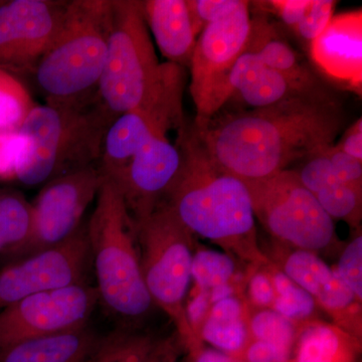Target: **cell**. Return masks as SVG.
I'll return each instance as SVG.
<instances>
[{
	"label": "cell",
	"instance_id": "1",
	"mask_svg": "<svg viewBox=\"0 0 362 362\" xmlns=\"http://www.w3.org/2000/svg\"><path fill=\"white\" fill-rule=\"evenodd\" d=\"M342 111L325 90L272 106L235 112L194 127L221 168L244 181L263 180L333 146Z\"/></svg>",
	"mask_w": 362,
	"mask_h": 362
},
{
	"label": "cell",
	"instance_id": "2",
	"mask_svg": "<svg viewBox=\"0 0 362 362\" xmlns=\"http://www.w3.org/2000/svg\"><path fill=\"white\" fill-rule=\"evenodd\" d=\"M112 30L98 96L114 117L140 111L165 129L185 125L183 68L159 63L142 1L112 0Z\"/></svg>",
	"mask_w": 362,
	"mask_h": 362
},
{
	"label": "cell",
	"instance_id": "3",
	"mask_svg": "<svg viewBox=\"0 0 362 362\" xmlns=\"http://www.w3.org/2000/svg\"><path fill=\"white\" fill-rule=\"evenodd\" d=\"M181 163L163 201L192 233L221 246H254L255 213L244 180L211 158L194 126L180 130Z\"/></svg>",
	"mask_w": 362,
	"mask_h": 362
},
{
	"label": "cell",
	"instance_id": "4",
	"mask_svg": "<svg viewBox=\"0 0 362 362\" xmlns=\"http://www.w3.org/2000/svg\"><path fill=\"white\" fill-rule=\"evenodd\" d=\"M114 119L99 96L78 103L37 105L18 129L25 148L16 180L33 187L98 165L105 133Z\"/></svg>",
	"mask_w": 362,
	"mask_h": 362
},
{
	"label": "cell",
	"instance_id": "5",
	"mask_svg": "<svg viewBox=\"0 0 362 362\" xmlns=\"http://www.w3.org/2000/svg\"><path fill=\"white\" fill-rule=\"evenodd\" d=\"M87 232L99 301L117 318L139 320L153 302L143 280L135 223L113 181L102 180Z\"/></svg>",
	"mask_w": 362,
	"mask_h": 362
},
{
	"label": "cell",
	"instance_id": "6",
	"mask_svg": "<svg viewBox=\"0 0 362 362\" xmlns=\"http://www.w3.org/2000/svg\"><path fill=\"white\" fill-rule=\"evenodd\" d=\"M112 16V0L69 1L58 35L33 71L47 103H78L97 96Z\"/></svg>",
	"mask_w": 362,
	"mask_h": 362
},
{
	"label": "cell",
	"instance_id": "7",
	"mask_svg": "<svg viewBox=\"0 0 362 362\" xmlns=\"http://www.w3.org/2000/svg\"><path fill=\"white\" fill-rule=\"evenodd\" d=\"M143 280L153 303L185 322L187 296L194 255L192 233L171 207L162 201L146 218L135 223Z\"/></svg>",
	"mask_w": 362,
	"mask_h": 362
},
{
	"label": "cell",
	"instance_id": "8",
	"mask_svg": "<svg viewBox=\"0 0 362 362\" xmlns=\"http://www.w3.org/2000/svg\"><path fill=\"white\" fill-rule=\"evenodd\" d=\"M245 183L251 194L255 216L274 237L311 252L331 244L334 221L315 195L302 185L296 171L286 169Z\"/></svg>",
	"mask_w": 362,
	"mask_h": 362
},
{
	"label": "cell",
	"instance_id": "9",
	"mask_svg": "<svg viewBox=\"0 0 362 362\" xmlns=\"http://www.w3.org/2000/svg\"><path fill=\"white\" fill-rule=\"evenodd\" d=\"M250 2L204 28L190 59V95L197 110L194 127L204 128L223 106L226 80L249 47Z\"/></svg>",
	"mask_w": 362,
	"mask_h": 362
},
{
	"label": "cell",
	"instance_id": "10",
	"mask_svg": "<svg viewBox=\"0 0 362 362\" xmlns=\"http://www.w3.org/2000/svg\"><path fill=\"white\" fill-rule=\"evenodd\" d=\"M98 302L87 283L23 298L0 309V350L89 325Z\"/></svg>",
	"mask_w": 362,
	"mask_h": 362
},
{
	"label": "cell",
	"instance_id": "11",
	"mask_svg": "<svg viewBox=\"0 0 362 362\" xmlns=\"http://www.w3.org/2000/svg\"><path fill=\"white\" fill-rule=\"evenodd\" d=\"M90 263L89 238L84 223L65 242L2 266L0 309L30 295L86 283Z\"/></svg>",
	"mask_w": 362,
	"mask_h": 362
},
{
	"label": "cell",
	"instance_id": "12",
	"mask_svg": "<svg viewBox=\"0 0 362 362\" xmlns=\"http://www.w3.org/2000/svg\"><path fill=\"white\" fill-rule=\"evenodd\" d=\"M102 180L98 165H92L47 181L32 202V242L25 256L73 237L84 226L83 218Z\"/></svg>",
	"mask_w": 362,
	"mask_h": 362
},
{
	"label": "cell",
	"instance_id": "13",
	"mask_svg": "<svg viewBox=\"0 0 362 362\" xmlns=\"http://www.w3.org/2000/svg\"><path fill=\"white\" fill-rule=\"evenodd\" d=\"M69 1L13 0L0 6V69L33 73L63 25Z\"/></svg>",
	"mask_w": 362,
	"mask_h": 362
},
{
	"label": "cell",
	"instance_id": "14",
	"mask_svg": "<svg viewBox=\"0 0 362 362\" xmlns=\"http://www.w3.org/2000/svg\"><path fill=\"white\" fill-rule=\"evenodd\" d=\"M180 163V150L166 135H154L138 151L117 185L135 223L163 201Z\"/></svg>",
	"mask_w": 362,
	"mask_h": 362
},
{
	"label": "cell",
	"instance_id": "15",
	"mask_svg": "<svg viewBox=\"0 0 362 362\" xmlns=\"http://www.w3.org/2000/svg\"><path fill=\"white\" fill-rule=\"evenodd\" d=\"M310 56L315 65L352 90L361 92L362 13L333 16L325 30L310 42Z\"/></svg>",
	"mask_w": 362,
	"mask_h": 362
},
{
	"label": "cell",
	"instance_id": "16",
	"mask_svg": "<svg viewBox=\"0 0 362 362\" xmlns=\"http://www.w3.org/2000/svg\"><path fill=\"white\" fill-rule=\"evenodd\" d=\"M308 93L314 92L300 89L282 74L266 66L256 52L247 49L226 80L223 102L226 105L238 97L252 109H261Z\"/></svg>",
	"mask_w": 362,
	"mask_h": 362
},
{
	"label": "cell",
	"instance_id": "17",
	"mask_svg": "<svg viewBox=\"0 0 362 362\" xmlns=\"http://www.w3.org/2000/svg\"><path fill=\"white\" fill-rule=\"evenodd\" d=\"M168 133L143 112H127L117 116L102 142L98 161L102 177L118 185L143 145L154 135L168 136Z\"/></svg>",
	"mask_w": 362,
	"mask_h": 362
},
{
	"label": "cell",
	"instance_id": "18",
	"mask_svg": "<svg viewBox=\"0 0 362 362\" xmlns=\"http://www.w3.org/2000/svg\"><path fill=\"white\" fill-rule=\"evenodd\" d=\"M147 28L168 63L185 68L197 44L187 0H146L142 1Z\"/></svg>",
	"mask_w": 362,
	"mask_h": 362
},
{
	"label": "cell",
	"instance_id": "19",
	"mask_svg": "<svg viewBox=\"0 0 362 362\" xmlns=\"http://www.w3.org/2000/svg\"><path fill=\"white\" fill-rule=\"evenodd\" d=\"M102 339L90 326L0 350V362H88Z\"/></svg>",
	"mask_w": 362,
	"mask_h": 362
},
{
	"label": "cell",
	"instance_id": "20",
	"mask_svg": "<svg viewBox=\"0 0 362 362\" xmlns=\"http://www.w3.org/2000/svg\"><path fill=\"white\" fill-rule=\"evenodd\" d=\"M32 202L11 188H0V259L25 257L32 242Z\"/></svg>",
	"mask_w": 362,
	"mask_h": 362
},
{
	"label": "cell",
	"instance_id": "21",
	"mask_svg": "<svg viewBox=\"0 0 362 362\" xmlns=\"http://www.w3.org/2000/svg\"><path fill=\"white\" fill-rule=\"evenodd\" d=\"M247 49L256 52L266 66L282 74L300 89L306 92L323 90L313 74L298 61L289 45L272 37L268 28L266 33H262L259 26L255 25L252 21Z\"/></svg>",
	"mask_w": 362,
	"mask_h": 362
},
{
	"label": "cell",
	"instance_id": "22",
	"mask_svg": "<svg viewBox=\"0 0 362 362\" xmlns=\"http://www.w3.org/2000/svg\"><path fill=\"white\" fill-rule=\"evenodd\" d=\"M284 273L321 305L325 304L342 282L337 270L331 269L313 252L306 250L298 249L290 254L285 262Z\"/></svg>",
	"mask_w": 362,
	"mask_h": 362
},
{
	"label": "cell",
	"instance_id": "23",
	"mask_svg": "<svg viewBox=\"0 0 362 362\" xmlns=\"http://www.w3.org/2000/svg\"><path fill=\"white\" fill-rule=\"evenodd\" d=\"M350 344L339 330L312 324L300 337L296 362H350Z\"/></svg>",
	"mask_w": 362,
	"mask_h": 362
},
{
	"label": "cell",
	"instance_id": "24",
	"mask_svg": "<svg viewBox=\"0 0 362 362\" xmlns=\"http://www.w3.org/2000/svg\"><path fill=\"white\" fill-rule=\"evenodd\" d=\"M35 106L23 83L0 69V132L20 129Z\"/></svg>",
	"mask_w": 362,
	"mask_h": 362
},
{
	"label": "cell",
	"instance_id": "25",
	"mask_svg": "<svg viewBox=\"0 0 362 362\" xmlns=\"http://www.w3.org/2000/svg\"><path fill=\"white\" fill-rule=\"evenodd\" d=\"M272 283L276 293L274 310L280 315L291 321L301 320L313 313L315 299L295 284L291 279L285 275L284 272H277Z\"/></svg>",
	"mask_w": 362,
	"mask_h": 362
},
{
	"label": "cell",
	"instance_id": "26",
	"mask_svg": "<svg viewBox=\"0 0 362 362\" xmlns=\"http://www.w3.org/2000/svg\"><path fill=\"white\" fill-rule=\"evenodd\" d=\"M315 195L319 204L331 218L357 223L361 216V187L335 182L319 190Z\"/></svg>",
	"mask_w": 362,
	"mask_h": 362
},
{
	"label": "cell",
	"instance_id": "27",
	"mask_svg": "<svg viewBox=\"0 0 362 362\" xmlns=\"http://www.w3.org/2000/svg\"><path fill=\"white\" fill-rule=\"evenodd\" d=\"M235 273V263L230 256L213 250H202L194 255L192 278L199 289L211 291L228 284Z\"/></svg>",
	"mask_w": 362,
	"mask_h": 362
},
{
	"label": "cell",
	"instance_id": "28",
	"mask_svg": "<svg viewBox=\"0 0 362 362\" xmlns=\"http://www.w3.org/2000/svg\"><path fill=\"white\" fill-rule=\"evenodd\" d=\"M247 331L242 317H214L209 315L202 337L214 347L226 352H237L246 343Z\"/></svg>",
	"mask_w": 362,
	"mask_h": 362
},
{
	"label": "cell",
	"instance_id": "29",
	"mask_svg": "<svg viewBox=\"0 0 362 362\" xmlns=\"http://www.w3.org/2000/svg\"><path fill=\"white\" fill-rule=\"evenodd\" d=\"M252 334L257 340L274 343L286 349H291L294 341V326L289 319L275 310H263L251 320Z\"/></svg>",
	"mask_w": 362,
	"mask_h": 362
},
{
	"label": "cell",
	"instance_id": "30",
	"mask_svg": "<svg viewBox=\"0 0 362 362\" xmlns=\"http://www.w3.org/2000/svg\"><path fill=\"white\" fill-rule=\"evenodd\" d=\"M144 345L125 335L101 340L88 362H144Z\"/></svg>",
	"mask_w": 362,
	"mask_h": 362
},
{
	"label": "cell",
	"instance_id": "31",
	"mask_svg": "<svg viewBox=\"0 0 362 362\" xmlns=\"http://www.w3.org/2000/svg\"><path fill=\"white\" fill-rule=\"evenodd\" d=\"M242 4L243 0H187L197 37L206 26L233 13Z\"/></svg>",
	"mask_w": 362,
	"mask_h": 362
},
{
	"label": "cell",
	"instance_id": "32",
	"mask_svg": "<svg viewBox=\"0 0 362 362\" xmlns=\"http://www.w3.org/2000/svg\"><path fill=\"white\" fill-rule=\"evenodd\" d=\"M335 6L337 1L333 0H311L303 18L295 26V33L310 44L329 25Z\"/></svg>",
	"mask_w": 362,
	"mask_h": 362
},
{
	"label": "cell",
	"instance_id": "33",
	"mask_svg": "<svg viewBox=\"0 0 362 362\" xmlns=\"http://www.w3.org/2000/svg\"><path fill=\"white\" fill-rule=\"evenodd\" d=\"M296 173L302 185L313 194L328 185L339 182L333 173L327 150L308 157L303 168Z\"/></svg>",
	"mask_w": 362,
	"mask_h": 362
},
{
	"label": "cell",
	"instance_id": "34",
	"mask_svg": "<svg viewBox=\"0 0 362 362\" xmlns=\"http://www.w3.org/2000/svg\"><path fill=\"white\" fill-rule=\"evenodd\" d=\"M337 272L356 298H362V237L351 240L342 252Z\"/></svg>",
	"mask_w": 362,
	"mask_h": 362
},
{
	"label": "cell",
	"instance_id": "35",
	"mask_svg": "<svg viewBox=\"0 0 362 362\" xmlns=\"http://www.w3.org/2000/svg\"><path fill=\"white\" fill-rule=\"evenodd\" d=\"M25 148L20 130L0 132V180H16Z\"/></svg>",
	"mask_w": 362,
	"mask_h": 362
},
{
	"label": "cell",
	"instance_id": "36",
	"mask_svg": "<svg viewBox=\"0 0 362 362\" xmlns=\"http://www.w3.org/2000/svg\"><path fill=\"white\" fill-rule=\"evenodd\" d=\"M335 177L341 183L361 187L362 185V161L347 156L335 145L327 150Z\"/></svg>",
	"mask_w": 362,
	"mask_h": 362
},
{
	"label": "cell",
	"instance_id": "37",
	"mask_svg": "<svg viewBox=\"0 0 362 362\" xmlns=\"http://www.w3.org/2000/svg\"><path fill=\"white\" fill-rule=\"evenodd\" d=\"M290 349L274 343L257 340L247 350V362H287Z\"/></svg>",
	"mask_w": 362,
	"mask_h": 362
},
{
	"label": "cell",
	"instance_id": "38",
	"mask_svg": "<svg viewBox=\"0 0 362 362\" xmlns=\"http://www.w3.org/2000/svg\"><path fill=\"white\" fill-rule=\"evenodd\" d=\"M310 1L311 0H274L267 4L273 7L274 11L277 13L286 25L294 30L295 26L303 18Z\"/></svg>",
	"mask_w": 362,
	"mask_h": 362
},
{
	"label": "cell",
	"instance_id": "39",
	"mask_svg": "<svg viewBox=\"0 0 362 362\" xmlns=\"http://www.w3.org/2000/svg\"><path fill=\"white\" fill-rule=\"evenodd\" d=\"M250 294L252 301L259 306H270L275 300L276 293L271 279L265 274H257L250 282Z\"/></svg>",
	"mask_w": 362,
	"mask_h": 362
},
{
	"label": "cell",
	"instance_id": "40",
	"mask_svg": "<svg viewBox=\"0 0 362 362\" xmlns=\"http://www.w3.org/2000/svg\"><path fill=\"white\" fill-rule=\"evenodd\" d=\"M338 149L362 161V119L359 118L335 145Z\"/></svg>",
	"mask_w": 362,
	"mask_h": 362
},
{
	"label": "cell",
	"instance_id": "41",
	"mask_svg": "<svg viewBox=\"0 0 362 362\" xmlns=\"http://www.w3.org/2000/svg\"><path fill=\"white\" fill-rule=\"evenodd\" d=\"M209 304H211L209 291L199 290V294L194 298L187 307V316L189 322L194 325L201 323L209 310Z\"/></svg>",
	"mask_w": 362,
	"mask_h": 362
},
{
	"label": "cell",
	"instance_id": "42",
	"mask_svg": "<svg viewBox=\"0 0 362 362\" xmlns=\"http://www.w3.org/2000/svg\"><path fill=\"white\" fill-rule=\"evenodd\" d=\"M195 362H237L226 356L223 352L218 351V350H206L202 351L197 357Z\"/></svg>",
	"mask_w": 362,
	"mask_h": 362
},
{
	"label": "cell",
	"instance_id": "43",
	"mask_svg": "<svg viewBox=\"0 0 362 362\" xmlns=\"http://www.w3.org/2000/svg\"><path fill=\"white\" fill-rule=\"evenodd\" d=\"M233 289L230 284L218 286L209 291V298L211 303H216L221 300L226 299L228 297H233Z\"/></svg>",
	"mask_w": 362,
	"mask_h": 362
}]
</instances>
